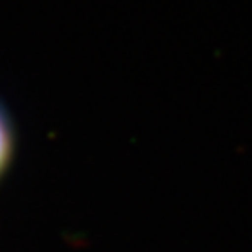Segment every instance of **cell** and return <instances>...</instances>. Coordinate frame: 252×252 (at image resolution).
Here are the masks:
<instances>
[{"mask_svg":"<svg viewBox=\"0 0 252 252\" xmlns=\"http://www.w3.org/2000/svg\"><path fill=\"white\" fill-rule=\"evenodd\" d=\"M13 153H15V129L9 112L0 103V178L8 170Z\"/></svg>","mask_w":252,"mask_h":252,"instance_id":"obj_1","label":"cell"}]
</instances>
